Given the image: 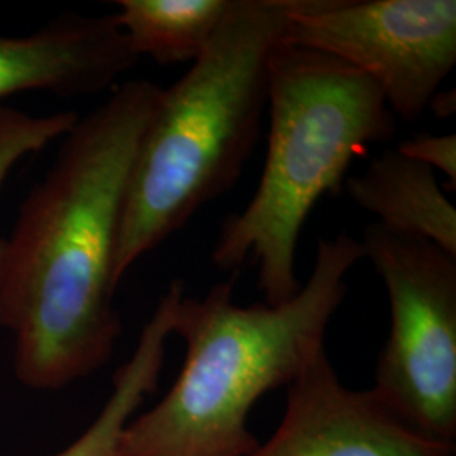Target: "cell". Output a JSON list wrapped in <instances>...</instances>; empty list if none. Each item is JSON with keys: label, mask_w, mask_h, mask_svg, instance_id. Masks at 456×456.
Returning <instances> with one entry per match:
<instances>
[{"label": "cell", "mask_w": 456, "mask_h": 456, "mask_svg": "<svg viewBox=\"0 0 456 456\" xmlns=\"http://www.w3.org/2000/svg\"><path fill=\"white\" fill-rule=\"evenodd\" d=\"M163 86L122 83L61 139L4 239L0 326L16 377L60 391L100 370L122 335L115 256L132 164Z\"/></svg>", "instance_id": "6da1fadb"}, {"label": "cell", "mask_w": 456, "mask_h": 456, "mask_svg": "<svg viewBox=\"0 0 456 456\" xmlns=\"http://www.w3.org/2000/svg\"><path fill=\"white\" fill-rule=\"evenodd\" d=\"M362 259L360 240L342 232L318 240L308 281L286 303H235L237 274L205 297L183 296L175 320L186 343L183 369L163 399L124 428L117 456L252 455L261 444L248 428L252 408L325 350L346 274Z\"/></svg>", "instance_id": "7a4b0ae2"}, {"label": "cell", "mask_w": 456, "mask_h": 456, "mask_svg": "<svg viewBox=\"0 0 456 456\" xmlns=\"http://www.w3.org/2000/svg\"><path fill=\"white\" fill-rule=\"evenodd\" d=\"M291 0H232L186 75L163 88L132 164L115 256L118 282L237 184L267 112L269 58Z\"/></svg>", "instance_id": "3957f363"}, {"label": "cell", "mask_w": 456, "mask_h": 456, "mask_svg": "<svg viewBox=\"0 0 456 456\" xmlns=\"http://www.w3.org/2000/svg\"><path fill=\"white\" fill-rule=\"evenodd\" d=\"M269 135L261 180L244 210L230 215L212 264L257 269L267 305L301 289L296 250L322 196L337 193L352 161L395 132L380 90L352 66L318 51L279 43L269 58Z\"/></svg>", "instance_id": "277c9868"}, {"label": "cell", "mask_w": 456, "mask_h": 456, "mask_svg": "<svg viewBox=\"0 0 456 456\" xmlns=\"http://www.w3.org/2000/svg\"><path fill=\"white\" fill-rule=\"evenodd\" d=\"M360 244L391 306L372 391L412 431L456 446V257L377 224Z\"/></svg>", "instance_id": "5b68a950"}, {"label": "cell", "mask_w": 456, "mask_h": 456, "mask_svg": "<svg viewBox=\"0 0 456 456\" xmlns=\"http://www.w3.org/2000/svg\"><path fill=\"white\" fill-rule=\"evenodd\" d=\"M281 43L355 68L416 122L456 65L455 0H291Z\"/></svg>", "instance_id": "8992f818"}, {"label": "cell", "mask_w": 456, "mask_h": 456, "mask_svg": "<svg viewBox=\"0 0 456 456\" xmlns=\"http://www.w3.org/2000/svg\"><path fill=\"white\" fill-rule=\"evenodd\" d=\"M274 435L250 456H455L397 419L372 389L346 387L322 350L286 387Z\"/></svg>", "instance_id": "52a82bcc"}, {"label": "cell", "mask_w": 456, "mask_h": 456, "mask_svg": "<svg viewBox=\"0 0 456 456\" xmlns=\"http://www.w3.org/2000/svg\"><path fill=\"white\" fill-rule=\"evenodd\" d=\"M137 61L115 14H63L33 33L0 34V100L29 92L94 95Z\"/></svg>", "instance_id": "ba28073f"}, {"label": "cell", "mask_w": 456, "mask_h": 456, "mask_svg": "<svg viewBox=\"0 0 456 456\" xmlns=\"http://www.w3.org/2000/svg\"><path fill=\"white\" fill-rule=\"evenodd\" d=\"M346 191L379 227L428 240L456 257L455 205L428 166L387 149L346 180Z\"/></svg>", "instance_id": "9c48e42d"}, {"label": "cell", "mask_w": 456, "mask_h": 456, "mask_svg": "<svg viewBox=\"0 0 456 456\" xmlns=\"http://www.w3.org/2000/svg\"><path fill=\"white\" fill-rule=\"evenodd\" d=\"M184 293L180 282H171L158 308L144 326L127 363L114 377V389L97 419L78 440L54 456H117L124 428L149 394L156 392L166 359V346L175 333L176 306Z\"/></svg>", "instance_id": "30bf717a"}, {"label": "cell", "mask_w": 456, "mask_h": 456, "mask_svg": "<svg viewBox=\"0 0 456 456\" xmlns=\"http://www.w3.org/2000/svg\"><path fill=\"white\" fill-rule=\"evenodd\" d=\"M117 22L134 53L159 65L195 63L227 16L232 0H118Z\"/></svg>", "instance_id": "8fae6325"}, {"label": "cell", "mask_w": 456, "mask_h": 456, "mask_svg": "<svg viewBox=\"0 0 456 456\" xmlns=\"http://www.w3.org/2000/svg\"><path fill=\"white\" fill-rule=\"evenodd\" d=\"M80 115L73 110L31 115L12 107H0V188L26 156L63 139L75 127ZM4 239H0V262Z\"/></svg>", "instance_id": "7c38bea8"}, {"label": "cell", "mask_w": 456, "mask_h": 456, "mask_svg": "<svg viewBox=\"0 0 456 456\" xmlns=\"http://www.w3.org/2000/svg\"><path fill=\"white\" fill-rule=\"evenodd\" d=\"M395 151L416 163L424 164L433 171H441L452 190L456 184V135H431L419 134L412 139L403 141Z\"/></svg>", "instance_id": "4fadbf2b"}, {"label": "cell", "mask_w": 456, "mask_h": 456, "mask_svg": "<svg viewBox=\"0 0 456 456\" xmlns=\"http://www.w3.org/2000/svg\"><path fill=\"white\" fill-rule=\"evenodd\" d=\"M428 109H431L436 117H452L455 114V90L452 92H438L431 98Z\"/></svg>", "instance_id": "5bb4252c"}]
</instances>
